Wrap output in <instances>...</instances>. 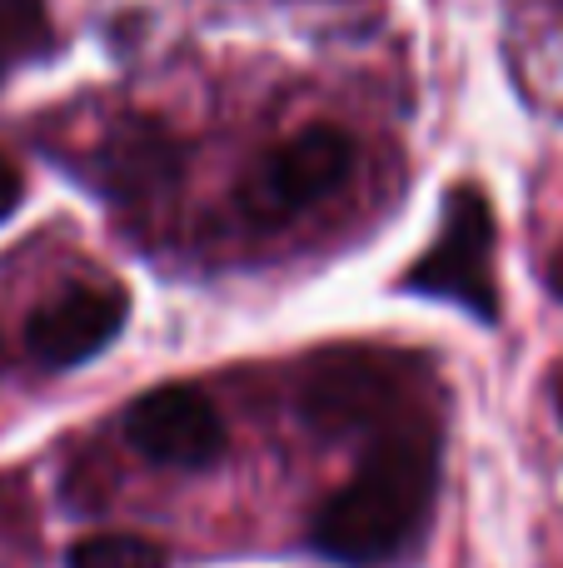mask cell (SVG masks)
<instances>
[{
	"label": "cell",
	"instance_id": "cell-1",
	"mask_svg": "<svg viewBox=\"0 0 563 568\" xmlns=\"http://www.w3.org/2000/svg\"><path fill=\"white\" fill-rule=\"evenodd\" d=\"M439 484L434 439L419 429H385L359 474L315 514V544L339 564L395 559L419 534Z\"/></svg>",
	"mask_w": 563,
	"mask_h": 568
},
{
	"label": "cell",
	"instance_id": "cell-2",
	"mask_svg": "<svg viewBox=\"0 0 563 568\" xmlns=\"http://www.w3.org/2000/svg\"><path fill=\"white\" fill-rule=\"evenodd\" d=\"M414 294L464 304L479 320H499V280H494V210L474 185L454 190L444 210L439 240L405 275Z\"/></svg>",
	"mask_w": 563,
	"mask_h": 568
},
{
	"label": "cell",
	"instance_id": "cell-3",
	"mask_svg": "<svg viewBox=\"0 0 563 568\" xmlns=\"http://www.w3.org/2000/svg\"><path fill=\"white\" fill-rule=\"evenodd\" d=\"M349 170H355V140L339 125H309L265 155V165L249 180V205L269 220L299 215L325 195H335L349 180Z\"/></svg>",
	"mask_w": 563,
	"mask_h": 568
},
{
	"label": "cell",
	"instance_id": "cell-4",
	"mask_svg": "<svg viewBox=\"0 0 563 568\" xmlns=\"http://www.w3.org/2000/svg\"><path fill=\"white\" fill-rule=\"evenodd\" d=\"M125 434L145 459L175 464V469H205L225 454V419L205 394L185 384L140 394L125 414Z\"/></svg>",
	"mask_w": 563,
	"mask_h": 568
},
{
	"label": "cell",
	"instance_id": "cell-5",
	"mask_svg": "<svg viewBox=\"0 0 563 568\" xmlns=\"http://www.w3.org/2000/svg\"><path fill=\"white\" fill-rule=\"evenodd\" d=\"M395 394L399 374L395 364L375 359V354H349V359L319 364L305 379L299 409L319 434H359V429H399L395 419Z\"/></svg>",
	"mask_w": 563,
	"mask_h": 568
},
{
	"label": "cell",
	"instance_id": "cell-6",
	"mask_svg": "<svg viewBox=\"0 0 563 568\" xmlns=\"http://www.w3.org/2000/svg\"><path fill=\"white\" fill-rule=\"evenodd\" d=\"M130 314V300L115 284H70L50 304H40L25 324V349L45 369L85 364L120 334Z\"/></svg>",
	"mask_w": 563,
	"mask_h": 568
},
{
	"label": "cell",
	"instance_id": "cell-7",
	"mask_svg": "<svg viewBox=\"0 0 563 568\" xmlns=\"http://www.w3.org/2000/svg\"><path fill=\"white\" fill-rule=\"evenodd\" d=\"M70 568H165V544L145 539V534H90L70 549Z\"/></svg>",
	"mask_w": 563,
	"mask_h": 568
},
{
	"label": "cell",
	"instance_id": "cell-8",
	"mask_svg": "<svg viewBox=\"0 0 563 568\" xmlns=\"http://www.w3.org/2000/svg\"><path fill=\"white\" fill-rule=\"evenodd\" d=\"M45 45V6L40 0H0V75L20 55H35Z\"/></svg>",
	"mask_w": 563,
	"mask_h": 568
},
{
	"label": "cell",
	"instance_id": "cell-9",
	"mask_svg": "<svg viewBox=\"0 0 563 568\" xmlns=\"http://www.w3.org/2000/svg\"><path fill=\"white\" fill-rule=\"evenodd\" d=\"M20 190H25V185H20V170L10 165L6 155H0V220H6L10 210L20 205Z\"/></svg>",
	"mask_w": 563,
	"mask_h": 568
},
{
	"label": "cell",
	"instance_id": "cell-10",
	"mask_svg": "<svg viewBox=\"0 0 563 568\" xmlns=\"http://www.w3.org/2000/svg\"><path fill=\"white\" fill-rule=\"evenodd\" d=\"M554 404H559V419H563V364L554 369Z\"/></svg>",
	"mask_w": 563,
	"mask_h": 568
}]
</instances>
